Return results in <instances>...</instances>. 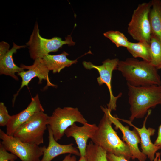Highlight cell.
I'll use <instances>...</instances> for the list:
<instances>
[{"instance_id":"6da1fadb","label":"cell","mask_w":161,"mask_h":161,"mask_svg":"<svg viewBox=\"0 0 161 161\" xmlns=\"http://www.w3.org/2000/svg\"><path fill=\"white\" fill-rule=\"evenodd\" d=\"M127 83L135 86L161 85L158 70L150 62L134 58L119 61L117 69Z\"/></svg>"},{"instance_id":"7a4b0ae2","label":"cell","mask_w":161,"mask_h":161,"mask_svg":"<svg viewBox=\"0 0 161 161\" xmlns=\"http://www.w3.org/2000/svg\"><path fill=\"white\" fill-rule=\"evenodd\" d=\"M131 123L142 118L151 108L161 104V85L135 86L127 83Z\"/></svg>"},{"instance_id":"3957f363","label":"cell","mask_w":161,"mask_h":161,"mask_svg":"<svg viewBox=\"0 0 161 161\" xmlns=\"http://www.w3.org/2000/svg\"><path fill=\"white\" fill-rule=\"evenodd\" d=\"M104 113L97 129L91 139L95 144L100 146L107 153L123 156L129 160L132 156L126 143L121 140L112 126V124L108 114V108L101 106Z\"/></svg>"},{"instance_id":"277c9868","label":"cell","mask_w":161,"mask_h":161,"mask_svg":"<svg viewBox=\"0 0 161 161\" xmlns=\"http://www.w3.org/2000/svg\"><path fill=\"white\" fill-rule=\"evenodd\" d=\"M39 31L37 21L29 40L26 43L28 47L30 56L34 60L42 58L50 52H57L64 45L67 44L69 46L75 45V43L73 41L71 35H68L64 40L57 37L47 39L41 37Z\"/></svg>"},{"instance_id":"5b68a950","label":"cell","mask_w":161,"mask_h":161,"mask_svg":"<svg viewBox=\"0 0 161 161\" xmlns=\"http://www.w3.org/2000/svg\"><path fill=\"white\" fill-rule=\"evenodd\" d=\"M76 122L83 125L87 123L78 108L70 107L57 108L47 120L48 126L56 141L60 140L66 130Z\"/></svg>"},{"instance_id":"8992f818","label":"cell","mask_w":161,"mask_h":161,"mask_svg":"<svg viewBox=\"0 0 161 161\" xmlns=\"http://www.w3.org/2000/svg\"><path fill=\"white\" fill-rule=\"evenodd\" d=\"M48 117L44 112L36 113L16 130L13 136L27 143L39 145L43 143Z\"/></svg>"},{"instance_id":"52a82bcc","label":"cell","mask_w":161,"mask_h":161,"mask_svg":"<svg viewBox=\"0 0 161 161\" xmlns=\"http://www.w3.org/2000/svg\"><path fill=\"white\" fill-rule=\"evenodd\" d=\"M151 1L138 5L134 10L127 28V32L134 40L150 44L152 35L149 19Z\"/></svg>"},{"instance_id":"ba28073f","label":"cell","mask_w":161,"mask_h":161,"mask_svg":"<svg viewBox=\"0 0 161 161\" xmlns=\"http://www.w3.org/2000/svg\"><path fill=\"white\" fill-rule=\"evenodd\" d=\"M1 143L5 149L18 157L21 161H40L46 148L23 142L13 136L7 135L0 129Z\"/></svg>"},{"instance_id":"9c48e42d","label":"cell","mask_w":161,"mask_h":161,"mask_svg":"<svg viewBox=\"0 0 161 161\" xmlns=\"http://www.w3.org/2000/svg\"><path fill=\"white\" fill-rule=\"evenodd\" d=\"M119 61L117 58L107 59L102 62V65L99 66L94 65L90 62L84 61L83 63L84 67L87 69H97L99 74V76L97 78L99 85L105 84L107 86L110 95V100L107 105V108L111 112L116 110L117 100L122 95V93H120L117 96H114L112 93L111 84L112 72L117 69Z\"/></svg>"},{"instance_id":"30bf717a","label":"cell","mask_w":161,"mask_h":161,"mask_svg":"<svg viewBox=\"0 0 161 161\" xmlns=\"http://www.w3.org/2000/svg\"><path fill=\"white\" fill-rule=\"evenodd\" d=\"M20 67L24 69H27L28 70L24 71L17 74L21 78L22 82L20 88L14 96L13 101V105L20 90L24 86H28L30 82L35 77L38 78L39 84L41 83L43 80L47 81V85L45 88L46 89L49 86L53 87L56 86V85L50 82L49 76V71L45 65L42 58H38L35 60L33 64L31 65L26 66L21 64Z\"/></svg>"},{"instance_id":"8fae6325","label":"cell","mask_w":161,"mask_h":161,"mask_svg":"<svg viewBox=\"0 0 161 161\" xmlns=\"http://www.w3.org/2000/svg\"><path fill=\"white\" fill-rule=\"evenodd\" d=\"M107 112L112 123L122 132L123 141L129 148L132 156L131 159H136L139 161H146L147 156L140 151L138 147V144L140 143V139L137 131L134 129V130H131L128 126H123L117 117L112 115L108 109Z\"/></svg>"},{"instance_id":"7c38bea8","label":"cell","mask_w":161,"mask_h":161,"mask_svg":"<svg viewBox=\"0 0 161 161\" xmlns=\"http://www.w3.org/2000/svg\"><path fill=\"white\" fill-rule=\"evenodd\" d=\"M44 112L38 94L31 98V100L27 107L19 113L11 116L6 126V133L13 136L16 130L28 121L36 113Z\"/></svg>"},{"instance_id":"4fadbf2b","label":"cell","mask_w":161,"mask_h":161,"mask_svg":"<svg viewBox=\"0 0 161 161\" xmlns=\"http://www.w3.org/2000/svg\"><path fill=\"white\" fill-rule=\"evenodd\" d=\"M151 109L149 110L148 111L147 115L143 121V126L141 128L136 127L129 120L120 119L117 117V118L118 120H122L133 127L137 131L140 139L142 152L147 156L150 161H153L155 158V154L158 150L161 149V147L155 145L151 142V140L150 137L154 134L155 130L151 127L147 129L146 127L147 120L151 114Z\"/></svg>"},{"instance_id":"5bb4252c","label":"cell","mask_w":161,"mask_h":161,"mask_svg":"<svg viewBox=\"0 0 161 161\" xmlns=\"http://www.w3.org/2000/svg\"><path fill=\"white\" fill-rule=\"evenodd\" d=\"M81 126L73 124L66 130L64 134L67 137H72L75 139L80 154V157L85 156L89 139H91L97 129L96 124L87 123Z\"/></svg>"},{"instance_id":"9a60e30c","label":"cell","mask_w":161,"mask_h":161,"mask_svg":"<svg viewBox=\"0 0 161 161\" xmlns=\"http://www.w3.org/2000/svg\"><path fill=\"white\" fill-rule=\"evenodd\" d=\"M48 126V145L44 150L40 161H51L58 156L67 153L80 156L79 150L73 146L72 143L62 145L58 143L55 140L51 129Z\"/></svg>"},{"instance_id":"2e32d148","label":"cell","mask_w":161,"mask_h":161,"mask_svg":"<svg viewBox=\"0 0 161 161\" xmlns=\"http://www.w3.org/2000/svg\"><path fill=\"white\" fill-rule=\"evenodd\" d=\"M13 46L5 56L0 59V74L9 76L16 80H18V77L15 75L24 71L23 68L18 66L14 63L13 55L17 50L21 48L25 47L26 45L19 46L13 42Z\"/></svg>"},{"instance_id":"e0dca14e","label":"cell","mask_w":161,"mask_h":161,"mask_svg":"<svg viewBox=\"0 0 161 161\" xmlns=\"http://www.w3.org/2000/svg\"><path fill=\"white\" fill-rule=\"evenodd\" d=\"M69 54L63 51L61 54L56 55L48 54L42 59L48 69L52 71L53 73H59L66 67H69L77 62V59L75 60L68 59L67 56Z\"/></svg>"},{"instance_id":"ac0fdd59","label":"cell","mask_w":161,"mask_h":161,"mask_svg":"<svg viewBox=\"0 0 161 161\" xmlns=\"http://www.w3.org/2000/svg\"><path fill=\"white\" fill-rule=\"evenodd\" d=\"M149 19L152 35L161 42V1H151Z\"/></svg>"},{"instance_id":"d6986e66","label":"cell","mask_w":161,"mask_h":161,"mask_svg":"<svg viewBox=\"0 0 161 161\" xmlns=\"http://www.w3.org/2000/svg\"><path fill=\"white\" fill-rule=\"evenodd\" d=\"M126 48L133 58H140L144 61L150 62V46L149 43L145 41H138L136 43L129 41Z\"/></svg>"},{"instance_id":"ffe728a7","label":"cell","mask_w":161,"mask_h":161,"mask_svg":"<svg viewBox=\"0 0 161 161\" xmlns=\"http://www.w3.org/2000/svg\"><path fill=\"white\" fill-rule=\"evenodd\" d=\"M107 154L106 151L92 141L87 145L86 156L88 161H108Z\"/></svg>"},{"instance_id":"44dd1931","label":"cell","mask_w":161,"mask_h":161,"mask_svg":"<svg viewBox=\"0 0 161 161\" xmlns=\"http://www.w3.org/2000/svg\"><path fill=\"white\" fill-rule=\"evenodd\" d=\"M151 63L157 70L161 69V42L151 35L150 43Z\"/></svg>"},{"instance_id":"7402d4cb","label":"cell","mask_w":161,"mask_h":161,"mask_svg":"<svg viewBox=\"0 0 161 161\" xmlns=\"http://www.w3.org/2000/svg\"><path fill=\"white\" fill-rule=\"evenodd\" d=\"M104 35L114 43L117 47L127 48L129 41L122 33L118 31L110 30L103 34Z\"/></svg>"},{"instance_id":"603a6c76","label":"cell","mask_w":161,"mask_h":161,"mask_svg":"<svg viewBox=\"0 0 161 161\" xmlns=\"http://www.w3.org/2000/svg\"><path fill=\"white\" fill-rule=\"evenodd\" d=\"M7 107L3 102L0 103V126H6L10 118Z\"/></svg>"},{"instance_id":"cb8c5ba5","label":"cell","mask_w":161,"mask_h":161,"mask_svg":"<svg viewBox=\"0 0 161 161\" xmlns=\"http://www.w3.org/2000/svg\"><path fill=\"white\" fill-rule=\"evenodd\" d=\"M17 157L13 154L8 152L0 143V161H15Z\"/></svg>"},{"instance_id":"d4e9b609","label":"cell","mask_w":161,"mask_h":161,"mask_svg":"<svg viewBox=\"0 0 161 161\" xmlns=\"http://www.w3.org/2000/svg\"><path fill=\"white\" fill-rule=\"evenodd\" d=\"M160 155V153L156 152V156L153 161H161ZM107 158L108 161H129L123 156H117L109 153H107Z\"/></svg>"},{"instance_id":"484cf974","label":"cell","mask_w":161,"mask_h":161,"mask_svg":"<svg viewBox=\"0 0 161 161\" xmlns=\"http://www.w3.org/2000/svg\"><path fill=\"white\" fill-rule=\"evenodd\" d=\"M10 45L4 41L0 43V59L3 58L8 52L9 49Z\"/></svg>"},{"instance_id":"4316f807","label":"cell","mask_w":161,"mask_h":161,"mask_svg":"<svg viewBox=\"0 0 161 161\" xmlns=\"http://www.w3.org/2000/svg\"><path fill=\"white\" fill-rule=\"evenodd\" d=\"M154 144L156 146L161 147V124L159 127L157 136Z\"/></svg>"},{"instance_id":"83f0119b","label":"cell","mask_w":161,"mask_h":161,"mask_svg":"<svg viewBox=\"0 0 161 161\" xmlns=\"http://www.w3.org/2000/svg\"><path fill=\"white\" fill-rule=\"evenodd\" d=\"M62 161H77L75 156H72L71 154L66 155Z\"/></svg>"},{"instance_id":"f1b7e54d","label":"cell","mask_w":161,"mask_h":161,"mask_svg":"<svg viewBox=\"0 0 161 161\" xmlns=\"http://www.w3.org/2000/svg\"><path fill=\"white\" fill-rule=\"evenodd\" d=\"M78 161H88L86 156L80 157V158Z\"/></svg>"}]
</instances>
